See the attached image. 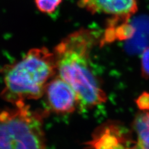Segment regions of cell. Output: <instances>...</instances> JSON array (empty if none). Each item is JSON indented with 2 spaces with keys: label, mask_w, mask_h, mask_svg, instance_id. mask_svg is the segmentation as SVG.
<instances>
[{
  "label": "cell",
  "mask_w": 149,
  "mask_h": 149,
  "mask_svg": "<svg viewBox=\"0 0 149 149\" xmlns=\"http://www.w3.org/2000/svg\"><path fill=\"white\" fill-rule=\"evenodd\" d=\"M96 42L94 32L74 31L60 42L54 50L57 73L75 91L78 109H91L107 100L106 93L91 65L90 53Z\"/></svg>",
  "instance_id": "1"
},
{
  "label": "cell",
  "mask_w": 149,
  "mask_h": 149,
  "mask_svg": "<svg viewBox=\"0 0 149 149\" xmlns=\"http://www.w3.org/2000/svg\"><path fill=\"white\" fill-rule=\"evenodd\" d=\"M142 74L144 78H149V47L143 50L141 55Z\"/></svg>",
  "instance_id": "10"
},
{
  "label": "cell",
  "mask_w": 149,
  "mask_h": 149,
  "mask_svg": "<svg viewBox=\"0 0 149 149\" xmlns=\"http://www.w3.org/2000/svg\"><path fill=\"white\" fill-rule=\"evenodd\" d=\"M0 72L4 82L0 93L3 100L13 105L38 100L57 74L55 55L44 47L32 49L19 61L4 65Z\"/></svg>",
  "instance_id": "2"
},
{
  "label": "cell",
  "mask_w": 149,
  "mask_h": 149,
  "mask_svg": "<svg viewBox=\"0 0 149 149\" xmlns=\"http://www.w3.org/2000/svg\"><path fill=\"white\" fill-rule=\"evenodd\" d=\"M34 1L37 8L40 12L50 14L57 9L62 0H34Z\"/></svg>",
  "instance_id": "9"
},
{
  "label": "cell",
  "mask_w": 149,
  "mask_h": 149,
  "mask_svg": "<svg viewBox=\"0 0 149 149\" xmlns=\"http://www.w3.org/2000/svg\"><path fill=\"white\" fill-rule=\"evenodd\" d=\"M44 94L50 110L56 113H71L78 109V99L75 91L58 75L49 81Z\"/></svg>",
  "instance_id": "5"
},
{
  "label": "cell",
  "mask_w": 149,
  "mask_h": 149,
  "mask_svg": "<svg viewBox=\"0 0 149 149\" xmlns=\"http://www.w3.org/2000/svg\"><path fill=\"white\" fill-rule=\"evenodd\" d=\"M78 6L92 15L102 13L130 21L137 11V0H78Z\"/></svg>",
  "instance_id": "6"
},
{
  "label": "cell",
  "mask_w": 149,
  "mask_h": 149,
  "mask_svg": "<svg viewBox=\"0 0 149 149\" xmlns=\"http://www.w3.org/2000/svg\"><path fill=\"white\" fill-rule=\"evenodd\" d=\"M47 114L46 111L31 109L25 102L0 109V148H45Z\"/></svg>",
  "instance_id": "3"
},
{
  "label": "cell",
  "mask_w": 149,
  "mask_h": 149,
  "mask_svg": "<svg viewBox=\"0 0 149 149\" xmlns=\"http://www.w3.org/2000/svg\"><path fill=\"white\" fill-rule=\"evenodd\" d=\"M134 27L130 24L129 21L111 17L107 22L101 45L113 42L115 40H127L132 37L134 34Z\"/></svg>",
  "instance_id": "7"
},
{
  "label": "cell",
  "mask_w": 149,
  "mask_h": 149,
  "mask_svg": "<svg viewBox=\"0 0 149 149\" xmlns=\"http://www.w3.org/2000/svg\"><path fill=\"white\" fill-rule=\"evenodd\" d=\"M136 103L140 109L142 111H149V94L143 93L136 101Z\"/></svg>",
  "instance_id": "11"
},
{
  "label": "cell",
  "mask_w": 149,
  "mask_h": 149,
  "mask_svg": "<svg viewBox=\"0 0 149 149\" xmlns=\"http://www.w3.org/2000/svg\"><path fill=\"white\" fill-rule=\"evenodd\" d=\"M131 134L119 122L109 120L95 130L91 139L85 143V146L93 148H135L136 141L132 140Z\"/></svg>",
  "instance_id": "4"
},
{
  "label": "cell",
  "mask_w": 149,
  "mask_h": 149,
  "mask_svg": "<svg viewBox=\"0 0 149 149\" xmlns=\"http://www.w3.org/2000/svg\"><path fill=\"white\" fill-rule=\"evenodd\" d=\"M132 127L137 139L135 148L149 149V111L136 115Z\"/></svg>",
  "instance_id": "8"
}]
</instances>
